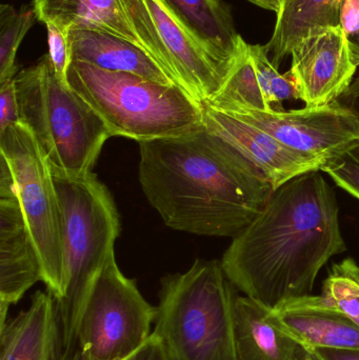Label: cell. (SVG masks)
<instances>
[{
  "mask_svg": "<svg viewBox=\"0 0 359 360\" xmlns=\"http://www.w3.org/2000/svg\"><path fill=\"white\" fill-rule=\"evenodd\" d=\"M345 251L334 191L312 171L274 190L221 262L236 289L278 310L312 295L322 266Z\"/></svg>",
  "mask_w": 359,
  "mask_h": 360,
  "instance_id": "obj_1",
  "label": "cell"
},
{
  "mask_svg": "<svg viewBox=\"0 0 359 360\" xmlns=\"http://www.w3.org/2000/svg\"><path fill=\"white\" fill-rule=\"evenodd\" d=\"M139 182L173 230L234 237L267 205L273 186L231 146L206 130L139 143Z\"/></svg>",
  "mask_w": 359,
  "mask_h": 360,
  "instance_id": "obj_2",
  "label": "cell"
},
{
  "mask_svg": "<svg viewBox=\"0 0 359 360\" xmlns=\"http://www.w3.org/2000/svg\"><path fill=\"white\" fill-rule=\"evenodd\" d=\"M63 224V293L57 300L59 360L76 354L78 325L93 285L114 255L119 216L105 184L93 173L54 175Z\"/></svg>",
  "mask_w": 359,
  "mask_h": 360,
  "instance_id": "obj_3",
  "label": "cell"
},
{
  "mask_svg": "<svg viewBox=\"0 0 359 360\" xmlns=\"http://www.w3.org/2000/svg\"><path fill=\"white\" fill-rule=\"evenodd\" d=\"M235 289L218 260L197 259L162 279L152 334L170 360H237Z\"/></svg>",
  "mask_w": 359,
  "mask_h": 360,
  "instance_id": "obj_4",
  "label": "cell"
},
{
  "mask_svg": "<svg viewBox=\"0 0 359 360\" xmlns=\"http://www.w3.org/2000/svg\"><path fill=\"white\" fill-rule=\"evenodd\" d=\"M70 86L96 112L112 137L145 143L181 136L204 124V105L177 84L72 61Z\"/></svg>",
  "mask_w": 359,
  "mask_h": 360,
  "instance_id": "obj_5",
  "label": "cell"
},
{
  "mask_svg": "<svg viewBox=\"0 0 359 360\" xmlns=\"http://www.w3.org/2000/svg\"><path fill=\"white\" fill-rule=\"evenodd\" d=\"M20 122L27 127L54 175L92 173L111 139L105 122L71 88L59 82L48 55L15 76Z\"/></svg>",
  "mask_w": 359,
  "mask_h": 360,
  "instance_id": "obj_6",
  "label": "cell"
},
{
  "mask_svg": "<svg viewBox=\"0 0 359 360\" xmlns=\"http://www.w3.org/2000/svg\"><path fill=\"white\" fill-rule=\"evenodd\" d=\"M0 155L10 167L23 216L37 248L42 281L57 302L63 293V224L50 165L22 122L0 132Z\"/></svg>",
  "mask_w": 359,
  "mask_h": 360,
  "instance_id": "obj_7",
  "label": "cell"
},
{
  "mask_svg": "<svg viewBox=\"0 0 359 360\" xmlns=\"http://www.w3.org/2000/svg\"><path fill=\"white\" fill-rule=\"evenodd\" d=\"M156 307L120 271L115 254L105 262L82 311L76 336L79 360H122L150 338Z\"/></svg>",
  "mask_w": 359,
  "mask_h": 360,
  "instance_id": "obj_8",
  "label": "cell"
},
{
  "mask_svg": "<svg viewBox=\"0 0 359 360\" xmlns=\"http://www.w3.org/2000/svg\"><path fill=\"white\" fill-rule=\"evenodd\" d=\"M124 1L133 27L145 42L150 56L196 101L204 105L210 101L229 72L160 0Z\"/></svg>",
  "mask_w": 359,
  "mask_h": 360,
  "instance_id": "obj_9",
  "label": "cell"
},
{
  "mask_svg": "<svg viewBox=\"0 0 359 360\" xmlns=\"http://www.w3.org/2000/svg\"><path fill=\"white\" fill-rule=\"evenodd\" d=\"M225 113V112H223ZM267 132L289 149L326 162L359 139V122L346 108L330 105L297 110L227 113Z\"/></svg>",
  "mask_w": 359,
  "mask_h": 360,
  "instance_id": "obj_10",
  "label": "cell"
},
{
  "mask_svg": "<svg viewBox=\"0 0 359 360\" xmlns=\"http://www.w3.org/2000/svg\"><path fill=\"white\" fill-rule=\"evenodd\" d=\"M291 56L290 71L299 99L307 108L334 103L353 82L358 68L341 25L312 30L294 46Z\"/></svg>",
  "mask_w": 359,
  "mask_h": 360,
  "instance_id": "obj_11",
  "label": "cell"
},
{
  "mask_svg": "<svg viewBox=\"0 0 359 360\" xmlns=\"http://www.w3.org/2000/svg\"><path fill=\"white\" fill-rule=\"evenodd\" d=\"M41 262L6 158L0 155V329L8 309L42 281Z\"/></svg>",
  "mask_w": 359,
  "mask_h": 360,
  "instance_id": "obj_12",
  "label": "cell"
},
{
  "mask_svg": "<svg viewBox=\"0 0 359 360\" xmlns=\"http://www.w3.org/2000/svg\"><path fill=\"white\" fill-rule=\"evenodd\" d=\"M204 127L254 166L273 190L299 175L320 171L324 165L318 158L289 149L261 129L207 105Z\"/></svg>",
  "mask_w": 359,
  "mask_h": 360,
  "instance_id": "obj_13",
  "label": "cell"
},
{
  "mask_svg": "<svg viewBox=\"0 0 359 360\" xmlns=\"http://www.w3.org/2000/svg\"><path fill=\"white\" fill-rule=\"evenodd\" d=\"M268 316L280 331L308 348L359 351L358 326L318 304L313 295L269 310Z\"/></svg>",
  "mask_w": 359,
  "mask_h": 360,
  "instance_id": "obj_14",
  "label": "cell"
},
{
  "mask_svg": "<svg viewBox=\"0 0 359 360\" xmlns=\"http://www.w3.org/2000/svg\"><path fill=\"white\" fill-rule=\"evenodd\" d=\"M54 296L46 290L0 329V360H59Z\"/></svg>",
  "mask_w": 359,
  "mask_h": 360,
  "instance_id": "obj_15",
  "label": "cell"
},
{
  "mask_svg": "<svg viewBox=\"0 0 359 360\" xmlns=\"http://www.w3.org/2000/svg\"><path fill=\"white\" fill-rule=\"evenodd\" d=\"M32 6L38 20L56 25L67 35L73 29L101 32L134 44L149 54L133 27L124 0H33Z\"/></svg>",
  "mask_w": 359,
  "mask_h": 360,
  "instance_id": "obj_16",
  "label": "cell"
},
{
  "mask_svg": "<svg viewBox=\"0 0 359 360\" xmlns=\"http://www.w3.org/2000/svg\"><path fill=\"white\" fill-rule=\"evenodd\" d=\"M160 2L230 73L244 41L236 32L230 8L218 0H160Z\"/></svg>",
  "mask_w": 359,
  "mask_h": 360,
  "instance_id": "obj_17",
  "label": "cell"
},
{
  "mask_svg": "<svg viewBox=\"0 0 359 360\" xmlns=\"http://www.w3.org/2000/svg\"><path fill=\"white\" fill-rule=\"evenodd\" d=\"M67 39L72 61H82L105 71L133 74L159 84H176L147 52L122 38L73 29L67 33Z\"/></svg>",
  "mask_w": 359,
  "mask_h": 360,
  "instance_id": "obj_18",
  "label": "cell"
},
{
  "mask_svg": "<svg viewBox=\"0 0 359 360\" xmlns=\"http://www.w3.org/2000/svg\"><path fill=\"white\" fill-rule=\"evenodd\" d=\"M268 314L269 309L237 295L233 313L236 359H293L299 342L275 327Z\"/></svg>",
  "mask_w": 359,
  "mask_h": 360,
  "instance_id": "obj_19",
  "label": "cell"
},
{
  "mask_svg": "<svg viewBox=\"0 0 359 360\" xmlns=\"http://www.w3.org/2000/svg\"><path fill=\"white\" fill-rule=\"evenodd\" d=\"M280 12L272 37L266 44L276 68L291 55L294 46L310 31L320 27L341 25L344 0H278Z\"/></svg>",
  "mask_w": 359,
  "mask_h": 360,
  "instance_id": "obj_20",
  "label": "cell"
},
{
  "mask_svg": "<svg viewBox=\"0 0 359 360\" xmlns=\"http://www.w3.org/2000/svg\"><path fill=\"white\" fill-rule=\"evenodd\" d=\"M204 105L225 113L244 111H270L256 70L249 51V44L244 41L242 50L228 74L218 92Z\"/></svg>",
  "mask_w": 359,
  "mask_h": 360,
  "instance_id": "obj_21",
  "label": "cell"
},
{
  "mask_svg": "<svg viewBox=\"0 0 359 360\" xmlns=\"http://www.w3.org/2000/svg\"><path fill=\"white\" fill-rule=\"evenodd\" d=\"M314 300L359 327V266L355 260L347 258L335 264L322 285V295Z\"/></svg>",
  "mask_w": 359,
  "mask_h": 360,
  "instance_id": "obj_22",
  "label": "cell"
},
{
  "mask_svg": "<svg viewBox=\"0 0 359 360\" xmlns=\"http://www.w3.org/2000/svg\"><path fill=\"white\" fill-rule=\"evenodd\" d=\"M36 20L33 6H22L18 11L10 4L0 6V84L18 73L17 51Z\"/></svg>",
  "mask_w": 359,
  "mask_h": 360,
  "instance_id": "obj_23",
  "label": "cell"
},
{
  "mask_svg": "<svg viewBox=\"0 0 359 360\" xmlns=\"http://www.w3.org/2000/svg\"><path fill=\"white\" fill-rule=\"evenodd\" d=\"M249 51L261 90L270 105L290 99H299L296 84L291 71L280 74L269 58L265 46L261 44H249Z\"/></svg>",
  "mask_w": 359,
  "mask_h": 360,
  "instance_id": "obj_24",
  "label": "cell"
},
{
  "mask_svg": "<svg viewBox=\"0 0 359 360\" xmlns=\"http://www.w3.org/2000/svg\"><path fill=\"white\" fill-rule=\"evenodd\" d=\"M320 171L359 199V139L335 152L324 162Z\"/></svg>",
  "mask_w": 359,
  "mask_h": 360,
  "instance_id": "obj_25",
  "label": "cell"
},
{
  "mask_svg": "<svg viewBox=\"0 0 359 360\" xmlns=\"http://www.w3.org/2000/svg\"><path fill=\"white\" fill-rule=\"evenodd\" d=\"M48 31V58L59 82L70 86L69 70L72 56L67 35L52 23H46Z\"/></svg>",
  "mask_w": 359,
  "mask_h": 360,
  "instance_id": "obj_26",
  "label": "cell"
},
{
  "mask_svg": "<svg viewBox=\"0 0 359 360\" xmlns=\"http://www.w3.org/2000/svg\"><path fill=\"white\" fill-rule=\"evenodd\" d=\"M20 122L18 98L14 78L0 84V132Z\"/></svg>",
  "mask_w": 359,
  "mask_h": 360,
  "instance_id": "obj_27",
  "label": "cell"
},
{
  "mask_svg": "<svg viewBox=\"0 0 359 360\" xmlns=\"http://www.w3.org/2000/svg\"><path fill=\"white\" fill-rule=\"evenodd\" d=\"M341 25L349 39L359 34V0H344L341 4Z\"/></svg>",
  "mask_w": 359,
  "mask_h": 360,
  "instance_id": "obj_28",
  "label": "cell"
},
{
  "mask_svg": "<svg viewBox=\"0 0 359 360\" xmlns=\"http://www.w3.org/2000/svg\"><path fill=\"white\" fill-rule=\"evenodd\" d=\"M122 360H170L162 342L152 334L151 338L130 356Z\"/></svg>",
  "mask_w": 359,
  "mask_h": 360,
  "instance_id": "obj_29",
  "label": "cell"
},
{
  "mask_svg": "<svg viewBox=\"0 0 359 360\" xmlns=\"http://www.w3.org/2000/svg\"><path fill=\"white\" fill-rule=\"evenodd\" d=\"M335 101L351 112L359 122V76Z\"/></svg>",
  "mask_w": 359,
  "mask_h": 360,
  "instance_id": "obj_30",
  "label": "cell"
},
{
  "mask_svg": "<svg viewBox=\"0 0 359 360\" xmlns=\"http://www.w3.org/2000/svg\"><path fill=\"white\" fill-rule=\"evenodd\" d=\"M320 360H359V351L312 349Z\"/></svg>",
  "mask_w": 359,
  "mask_h": 360,
  "instance_id": "obj_31",
  "label": "cell"
},
{
  "mask_svg": "<svg viewBox=\"0 0 359 360\" xmlns=\"http://www.w3.org/2000/svg\"><path fill=\"white\" fill-rule=\"evenodd\" d=\"M292 360H320L311 348L299 344Z\"/></svg>",
  "mask_w": 359,
  "mask_h": 360,
  "instance_id": "obj_32",
  "label": "cell"
},
{
  "mask_svg": "<svg viewBox=\"0 0 359 360\" xmlns=\"http://www.w3.org/2000/svg\"><path fill=\"white\" fill-rule=\"evenodd\" d=\"M349 44L354 63L359 67V34L358 36H355V37L349 39Z\"/></svg>",
  "mask_w": 359,
  "mask_h": 360,
  "instance_id": "obj_33",
  "label": "cell"
},
{
  "mask_svg": "<svg viewBox=\"0 0 359 360\" xmlns=\"http://www.w3.org/2000/svg\"><path fill=\"white\" fill-rule=\"evenodd\" d=\"M218 1H223V0H218Z\"/></svg>",
  "mask_w": 359,
  "mask_h": 360,
  "instance_id": "obj_34",
  "label": "cell"
}]
</instances>
